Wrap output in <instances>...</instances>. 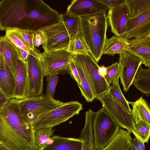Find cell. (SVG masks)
<instances>
[{
	"mask_svg": "<svg viewBox=\"0 0 150 150\" xmlns=\"http://www.w3.org/2000/svg\"><path fill=\"white\" fill-rule=\"evenodd\" d=\"M107 68V73L104 78L110 85L115 79L119 78L120 75L121 67L120 64L116 62Z\"/></svg>",
	"mask_w": 150,
	"mask_h": 150,
	"instance_id": "d6a6232c",
	"label": "cell"
},
{
	"mask_svg": "<svg viewBox=\"0 0 150 150\" xmlns=\"http://www.w3.org/2000/svg\"><path fill=\"white\" fill-rule=\"evenodd\" d=\"M98 71L100 75L101 76L104 77L107 73V68L104 66H99Z\"/></svg>",
	"mask_w": 150,
	"mask_h": 150,
	"instance_id": "60d3db41",
	"label": "cell"
},
{
	"mask_svg": "<svg viewBox=\"0 0 150 150\" xmlns=\"http://www.w3.org/2000/svg\"><path fill=\"white\" fill-rule=\"evenodd\" d=\"M80 34L90 55L98 63L101 58L105 40L108 19L105 13L79 16Z\"/></svg>",
	"mask_w": 150,
	"mask_h": 150,
	"instance_id": "7a4b0ae2",
	"label": "cell"
},
{
	"mask_svg": "<svg viewBox=\"0 0 150 150\" xmlns=\"http://www.w3.org/2000/svg\"><path fill=\"white\" fill-rule=\"evenodd\" d=\"M26 62L28 83L26 98L42 95L44 76L41 62L33 55L29 54Z\"/></svg>",
	"mask_w": 150,
	"mask_h": 150,
	"instance_id": "30bf717a",
	"label": "cell"
},
{
	"mask_svg": "<svg viewBox=\"0 0 150 150\" xmlns=\"http://www.w3.org/2000/svg\"><path fill=\"white\" fill-rule=\"evenodd\" d=\"M72 58L79 63L87 74L95 98L108 91L109 85L99 74V66L91 55L73 54Z\"/></svg>",
	"mask_w": 150,
	"mask_h": 150,
	"instance_id": "52a82bcc",
	"label": "cell"
},
{
	"mask_svg": "<svg viewBox=\"0 0 150 150\" xmlns=\"http://www.w3.org/2000/svg\"><path fill=\"white\" fill-rule=\"evenodd\" d=\"M132 84L147 97L150 93V67L145 69L140 65L133 79Z\"/></svg>",
	"mask_w": 150,
	"mask_h": 150,
	"instance_id": "cb8c5ba5",
	"label": "cell"
},
{
	"mask_svg": "<svg viewBox=\"0 0 150 150\" xmlns=\"http://www.w3.org/2000/svg\"><path fill=\"white\" fill-rule=\"evenodd\" d=\"M101 103L103 108L115 121L119 127L132 133L136 138L134 120L132 113L125 110L107 92L96 98Z\"/></svg>",
	"mask_w": 150,
	"mask_h": 150,
	"instance_id": "8992f818",
	"label": "cell"
},
{
	"mask_svg": "<svg viewBox=\"0 0 150 150\" xmlns=\"http://www.w3.org/2000/svg\"><path fill=\"white\" fill-rule=\"evenodd\" d=\"M132 143L135 150H140L137 141V139L134 136L132 140Z\"/></svg>",
	"mask_w": 150,
	"mask_h": 150,
	"instance_id": "b9f144b4",
	"label": "cell"
},
{
	"mask_svg": "<svg viewBox=\"0 0 150 150\" xmlns=\"http://www.w3.org/2000/svg\"><path fill=\"white\" fill-rule=\"evenodd\" d=\"M149 124H150V109L146 101L142 97L134 102H128Z\"/></svg>",
	"mask_w": 150,
	"mask_h": 150,
	"instance_id": "1f68e13d",
	"label": "cell"
},
{
	"mask_svg": "<svg viewBox=\"0 0 150 150\" xmlns=\"http://www.w3.org/2000/svg\"><path fill=\"white\" fill-rule=\"evenodd\" d=\"M38 31L44 37L45 43L42 47L44 52L67 49L70 42L69 37L61 19L58 22Z\"/></svg>",
	"mask_w": 150,
	"mask_h": 150,
	"instance_id": "ba28073f",
	"label": "cell"
},
{
	"mask_svg": "<svg viewBox=\"0 0 150 150\" xmlns=\"http://www.w3.org/2000/svg\"><path fill=\"white\" fill-rule=\"evenodd\" d=\"M108 9L107 17L111 31L114 35L120 36L129 18L127 8L124 3Z\"/></svg>",
	"mask_w": 150,
	"mask_h": 150,
	"instance_id": "5bb4252c",
	"label": "cell"
},
{
	"mask_svg": "<svg viewBox=\"0 0 150 150\" xmlns=\"http://www.w3.org/2000/svg\"><path fill=\"white\" fill-rule=\"evenodd\" d=\"M52 127L43 128L34 131L35 150H40L46 145V141L53 136Z\"/></svg>",
	"mask_w": 150,
	"mask_h": 150,
	"instance_id": "f1b7e54d",
	"label": "cell"
},
{
	"mask_svg": "<svg viewBox=\"0 0 150 150\" xmlns=\"http://www.w3.org/2000/svg\"><path fill=\"white\" fill-rule=\"evenodd\" d=\"M15 88L13 98L18 100L26 98L28 91V76L26 61L19 59L13 74Z\"/></svg>",
	"mask_w": 150,
	"mask_h": 150,
	"instance_id": "2e32d148",
	"label": "cell"
},
{
	"mask_svg": "<svg viewBox=\"0 0 150 150\" xmlns=\"http://www.w3.org/2000/svg\"><path fill=\"white\" fill-rule=\"evenodd\" d=\"M119 127L102 108L96 112L93 125L94 143L96 150L106 146L114 137Z\"/></svg>",
	"mask_w": 150,
	"mask_h": 150,
	"instance_id": "5b68a950",
	"label": "cell"
},
{
	"mask_svg": "<svg viewBox=\"0 0 150 150\" xmlns=\"http://www.w3.org/2000/svg\"><path fill=\"white\" fill-rule=\"evenodd\" d=\"M0 53L14 74L17 62L20 59L19 48L5 35L0 37Z\"/></svg>",
	"mask_w": 150,
	"mask_h": 150,
	"instance_id": "e0dca14e",
	"label": "cell"
},
{
	"mask_svg": "<svg viewBox=\"0 0 150 150\" xmlns=\"http://www.w3.org/2000/svg\"><path fill=\"white\" fill-rule=\"evenodd\" d=\"M14 30L21 36L29 47L40 59V53L39 50H38L34 46L33 41L35 32L26 30Z\"/></svg>",
	"mask_w": 150,
	"mask_h": 150,
	"instance_id": "836d02e7",
	"label": "cell"
},
{
	"mask_svg": "<svg viewBox=\"0 0 150 150\" xmlns=\"http://www.w3.org/2000/svg\"><path fill=\"white\" fill-rule=\"evenodd\" d=\"M83 105L77 101H71L39 116L32 124L34 131L43 128L53 127L64 122L79 114Z\"/></svg>",
	"mask_w": 150,
	"mask_h": 150,
	"instance_id": "277c9868",
	"label": "cell"
},
{
	"mask_svg": "<svg viewBox=\"0 0 150 150\" xmlns=\"http://www.w3.org/2000/svg\"><path fill=\"white\" fill-rule=\"evenodd\" d=\"M0 144L7 150H35L34 131L22 120L16 98L0 109Z\"/></svg>",
	"mask_w": 150,
	"mask_h": 150,
	"instance_id": "6da1fadb",
	"label": "cell"
},
{
	"mask_svg": "<svg viewBox=\"0 0 150 150\" xmlns=\"http://www.w3.org/2000/svg\"><path fill=\"white\" fill-rule=\"evenodd\" d=\"M98 1L108 6L109 8L115 7L124 3L125 0H98Z\"/></svg>",
	"mask_w": 150,
	"mask_h": 150,
	"instance_id": "74e56055",
	"label": "cell"
},
{
	"mask_svg": "<svg viewBox=\"0 0 150 150\" xmlns=\"http://www.w3.org/2000/svg\"><path fill=\"white\" fill-rule=\"evenodd\" d=\"M78 71L81 81V85L78 86L82 96L88 102H91L95 99L89 79L86 73L80 64L72 58Z\"/></svg>",
	"mask_w": 150,
	"mask_h": 150,
	"instance_id": "d4e9b609",
	"label": "cell"
},
{
	"mask_svg": "<svg viewBox=\"0 0 150 150\" xmlns=\"http://www.w3.org/2000/svg\"><path fill=\"white\" fill-rule=\"evenodd\" d=\"M60 15L61 19L69 34L70 41L74 39L80 33L79 17L74 16L66 12Z\"/></svg>",
	"mask_w": 150,
	"mask_h": 150,
	"instance_id": "484cf974",
	"label": "cell"
},
{
	"mask_svg": "<svg viewBox=\"0 0 150 150\" xmlns=\"http://www.w3.org/2000/svg\"><path fill=\"white\" fill-rule=\"evenodd\" d=\"M96 114V112L91 109L85 113V123L79 137L83 140L82 150H96L94 145L93 132V123Z\"/></svg>",
	"mask_w": 150,
	"mask_h": 150,
	"instance_id": "44dd1931",
	"label": "cell"
},
{
	"mask_svg": "<svg viewBox=\"0 0 150 150\" xmlns=\"http://www.w3.org/2000/svg\"><path fill=\"white\" fill-rule=\"evenodd\" d=\"M137 141L140 150H146L144 143L138 139Z\"/></svg>",
	"mask_w": 150,
	"mask_h": 150,
	"instance_id": "7bdbcfd3",
	"label": "cell"
},
{
	"mask_svg": "<svg viewBox=\"0 0 150 150\" xmlns=\"http://www.w3.org/2000/svg\"><path fill=\"white\" fill-rule=\"evenodd\" d=\"M33 43L35 47H38L43 46L45 43L44 37L41 33L37 31L35 32L33 40Z\"/></svg>",
	"mask_w": 150,
	"mask_h": 150,
	"instance_id": "8d00e7d4",
	"label": "cell"
},
{
	"mask_svg": "<svg viewBox=\"0 0 150 150\" xmlns=\"http://www.w3.org/2000/svg\"><path fill=\"white\" fill-rule=\"evenodd\" d=\"M3 58L0 67V88L6 97L10 99L13 98L15 88V78L13 74Z\"/></svg>",
	"mask_w": 150,
	"mask_h": 150,
	"instance_id": "d6986e66",
	"label": "cell"
},
{
	"mask_svg": "<svg viewBox=\"0 0 150 150\" xmlns=\"http://www.w3.org/2000/svg\"><path fill=\"white\" fill-rule=\"evenodd\" d=\"M3 57L1 54L0 53V67L1 65L3 60Z\"/></svg>",
	"mask_w": 150,
	"mask_h": 150,
	"instance_id": "ee69618b",
	"label": "cell"
},
{
	"mask_svg": "<svg viewBox=\"0 0 150 150\" xmlns=\"http://www.w3.org/2000/svg\"><path fill=\"white\" fill-rule=\"evenodd\" d=\"M18 103L22 120L25 124L32 128L33 122L39 116L65 103L45 94L18 100Z\"/></svg>",
	"mask_w": 150,
	"mask_h": 150,
	"instance_id": "3957f363",
	"label": "cell"
},
{
	"mask_svg": "<svg viewBox=\"0 0 150 150\" xmlns=\"http://www.w3.org/2000/svg\"><path fill=\"white\" fill-rule=\"evenodd\" d=\"M150 35V9L140 15L129 18L120 36L129 40L133 38H142Z\"/></svg>",
	"mask_w": 150,
	"mask_h": 150,
	"instance_id": "8fae6325",
	"label": "cell"
},
{
	"mask_svg": "<svg viewBox=\"0 0 150 150\" xmlns=\"http://www.w3.org/2000/svg\"><path fill=\"white\" fill-rule=\"evenodd\" d=\"M10 40L16 47L22 49L31 54L39 60L36 54L33 51L25 42L21 36L14 29L6 30L4 35Z\"/></svg>",
	"mask_w": 150,
	"mask_h": 150,
	"instance_id": "f546056e",
	"label": "cell"
},
{
	"mask_svg": "<svg viewBox=\"0 0 150 150\" xmlns=\"http://www.w3.org/2000/svg\"><path fill=\"white\" fill-rule=\"evenodd\" d=\"M119 78L115 80L110 84L108 93L115 99L125 110L131 113L128 102L125 98L120 89L119 84Z\"/></svg>",
	"mask_w": 150,
	"mask_h": 150,
	"instance_id": "83f0119b",
	"label": "cell"
},
{
	"mask_svg": "<svg viewBox=\"0 0 150 150\" xmlns=\"http://www.w3.org/2000/svg\"><path fill=\"white\" fill-rule=\"evenodd\" d=\"M19 49L20 53V59L26 62V59L30 54L22 49L19 48Z\"/></svg>",
	"mask_w": 150,
	"mask_h": 150,
	"instance_id": "ab89813d",
	"label": "cell"
},
{
	"mask_svg": "<svg viewBox=\"0 0 150 150\" xmlns=\"http://www.w3.org/2000/svg\"><path fill=\"white\" fill-rule=\"evenodd\" d=\"M129 18L137 16L150 9V0H125Z\"/></svg>",
	"mask_w": 150,
	"mask_h": 150,
	"instance_id": "4316f807",
	"label": "cell"
},
{
	"mask_svg": "<svg viewBox=\"0 0 150 150\" xmlns=\"http://www.w3.org/2000/svg\"><path fill=\"white\" fill-rule=\"evenodd\" d=\"M73 54L89 55L86 45L79 33L72 40L70 41L67 50Z\"/></svg>",
	"mask_w": 150,
	"mask_h": 150,
	"instance_id": "4dcf8cb0",
	"label": "cell"
},
{
	"mask_svg": "<svg viewBox=\"0 0 150 150\" xmlns=\"http://www.w3.org/2000/svg\"><path fill=\"white\" fill-rule=\"evenodd\" d=\"M109 8L98 0H74L68 6L66 12L79 17L99 12L106 13Z\"/></svg>",
	"mask_w": 150,
	"mask_h": 150,
	"instance_id": "4fadbf2b",
	"label": "cell"
},
{
	"mask_svg": "<svg viewBox=\"0 0 150 150\" xmlns=\"http://www.w3.org/2000/svg\"><path fill=\"white\" fill-rule=\"evenodd\" d=\"M131 113L134 120V126L137 134V138L144 143H147L150 137V124L133 108Z\"/></svg>",
	"mask_w": 150,
	"mask_h": 150,
	"instance_id": "603a6c76",
	"label": "cell"
},
{
	"mask_svg": "<svg viewBox=\"0 0 150 150\" xmlns=\"http://www.w3.org/2000/svg\"><path fill=\"white\" fill-rule=\"evenodd\" d=\"M118 63L121 66L120 79L124 91L127 92L140 66L142 64V60L125 52L120 54Z\"/></svg>",
	"mask_w": 150,
	"mask_h": 150,
	"instance_id": "7c38bea8",
	"label": "cell"
},
{
	"mask_svg": "<svg viewBox=\"0 0 150 150\" xmlns=\"http://www.w3.org/2000/svg\"><path fill=\"white\" fill-rule=\"evenodd\" d=\"M10 99L6 97L0 88V109Z\"/></svg>",
	"mask_w": 150,
	"mask_h": 150,
	"instance_id": "f35d334b",
	"label": "cell"
},
{
	"mask_svg": "<svg viewBox=\"0 0 150 150\" xmlns=\"http://www.w3.org/2000/svg\"><path fill=\"white\" fill-rule=\"evenodd\" d=\"M46 76L47 83L45 95L53 98L56 87L58 81L57 74L49 75Z\"/></svg>",
	"mask_w": 150,
	"mask_h": 150,
	"instance_id": "e575fe53",
	"label": "cell"
},
{
	"mask_svg": "<svg viewBox=\"0 0 150 150\" xmlns=\"http://www.w3.org/2000/svg\"><path fill=\"white\" fill-rule=\"evenodd\" d=\"M126 52L136 56L142 61V64L150 67V35L144 37L134 38L128 40Z\"/></svg>",
	"mask_w": 150,
	"mask_h": 150,
	"instance_id": "9a60e30c",
	"label": "cell"
},
{
	"mask_svg": "<svg viewBox=\"0 0 150 150\" xmlns=\"http://www.w3.org/2000/svg\"><path fill=\"white\" fill-rule=\"evenodd\" d=\"M131 134L127 130L119 129L109 144L100 150H135Z\"/></svg>",
	"mask_w": 150,
	"mask_h": 150,
	"instance_id": "ffe728a7",
	"label": "cell"
},
{
	"mask_svg": "<svg viewBox=\"0 0 150 150\" xmlns=\"http://www.w3.org/2000/svg\"><path fill=\"white\" fill-rule=\"evenodd\" d=\"M66 73L69 74L75 80L78 86L81 85V81L80 76L77 69L72 58L68 66Z\"/></svg>",
	"mask_w": 150,
	"mask_h": 150,
	"instance_id": "d590c367",
	"label": "cell"
},
{
	"mask_svg": "<svg viewBox=\"0 0 150 150\" xmlns=\"http://www.w3.org/2000/svg\"><path fill=\"white\" fill-rule=\"evenodd\" d=\"M124 36L114 35L105 40L103 50V54L113 56L116 54H120L126 52L129 43Z\"/></svg>",
	"mask_w": 150,
	"mask_h": 150,
	"instance_id": "7402d4cb",
	"label": "cell"
},
{
	"mask_svg": "<svg viewBox=\"0 0 150 150\" xmlns=\"http://www.w3.org/2000/svg\"><path fill=\"white\" fill-rule=\"evenodd\" d=\"M0 150H7L2 144H0Z\"/></svg>",
	"mask_w": 150,
	"mask_h": 150,
	"instance_id": "f6af8a7d",
	"label": "cell"
},
{
	"mask_svg": "<svg viewBox=\"0 0 150 150\" xmlns=\"http://www.w3.org/2000/svg\"><path fill=\"white\" fill-rule=\"evenodd\" d=\"M53 142L40 150H82L83 140L80 138H67L59 136L51 137Z\"/></svg>",
	"mask_w": 150,
	"mask_h": 150,
	"instance_id": "ac0fdd59",
	"label": "cell"
},
{
	"mask_svg": "<svg viewBox=\"0 0 150 150\" xmlns=\"http://www.w3.org/2000/svg\"><path fill=\"white\" fill-rule=\"evenodd\" d=\"M72 55L65 50L40 53L39 60L44 71V76L66 73Z\"/></svg>",
	"mask_w": 150,
	"mask_h": 150,
	"instance_id": "9c48e42d",
	"label": "cell"
}]
</instances>
